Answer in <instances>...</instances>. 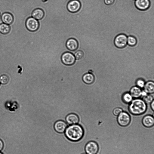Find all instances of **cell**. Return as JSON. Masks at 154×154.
<instances>
[{
	"instance_id": "cell-2",
	"label": "cell",
	"mask_w": 154,
	"mask_h": 154,
	"mask_svg": "<svg viewBox=\"0 0 154 154\" xmlns=\"http://www.w3.org/2000/svg\"><path fill=\"white\" fill-rule=\"evenodd\" d=\"M129 109L132 114L138 115L144 113L146 109V105L144 101L140 99H135L130 104Z\"/></svg>"
},
{
	"instance_id": "cell-9",
	"label": "cell",
	"mask_w": 154,
	"mask_h": 154,
	"mask_svg": "<svg viewBox=\"0 0 154 154\" xmlns=\"http://www.w3.org/2000/svg\"><path fill=\"white\" fill-rule=\"evenodd\" d=\"M67 126V124L65 121L59 120L54 123V128L57 132L62 133L64 132Z\"/></svg>"
},
{
	"instance_id": "cell-17",
	"label": "cell",
	"mask_w": 154,
	"mask_h": 154,
	"mask_svg": "<svg viewBox=\"0 0 154 154\" xmlns=\"http://www.w3.org/2000/svg\"><path fill=\"white\" fill-rule=\"evenodd\" d=\"M82 80L86 84H91L94 81V75L90 73L85 74L82 77Z\"/></svg>"
},
{
	"instance_id": "cell-1",
	"label": "cell",
	"mask_w": 154,
	"mask_h": 154,
	"mask_svg": "<svg viewBox=\"0 0 154 154\" xmlns=\"http://www.w3.org/2000/svg\"><path fill=\"white\" fill-rule=\"evenodd\" d=\"M64 133L69 140L76 142L82 138L84 134V130L81 126L76 124L67 126Z\"/></svg>"
},
{
	"instance_id": "cell-8",
	"label": "cell",
	"mask_w": 154,
	"mask_h": 154,
	"mask_svg": "<svg viewBox=\"0 0 154 154\" xmlns=\"http://www.w3.org/2000/svg\"><path fill=\"white\" fill-rule=\"evenodd\" d=\"M81 4L78 0H71L67 4V8L70 12L75 13L80 9Z\"/></svg>"
},
{
	"instance_id": "cell-15",
	"label": "cell",
	"mask_w": 154,
	"mask_h": 154,
	"mask_svg": "<svg viewBox=\"0 0 154 154\" xmlns=\"http://www.w3.org/2000/svg\"><path fill=\"white\" fill-rule=\"evenodd\" d=\"M44 14V11L42 9L37 8L32 11V17L37 20H40L43 18Z\"/></svg>"
},
{
	"instance_id": "cell-6",
	"label": "cell",
	"mask_w": 154,
	"mask_h": 154,
	"mask_svg": "<svg viewBox=\"0 0 154 154\" xmlns=\"http://www.w3.org/2000/svg\"><path fill=\"white\" fill-rule=\"evenodd\" d=\"M61 60L63 63L65 65L70 66L75 63V58L72 53L69 52H66L62 55Z\"/></svg>"
},
{
	"instance_id": "cell-13",
	"label": "cell",
	"mask_w": 154,
	"mask_h": 154,
	"mask_svg": "<svg viewBox=\"0 0 154 154\" xmlns=\"http://www.w3.org/2000/svg\"><path fill=\"white\" fill-rule=\"evenodd\" d=\"M142 123L143 125L146 128H150L152 127L154 125L153 117L150 115L145 116L142 119Z\"/></svg>"
},
{
	"instance_id": "cell-31",
	"label": "cell",
	"mask_w": 154,
	"mask_h": 154,
	"mask_svg": "<svg viewBox=\"0 0 154 154\" xmlns=\"http://www.w3.org/2000/svg\"><path fill=\"white\" fill-rule=\"evenodd\" d=\"M1 14L0 13V20L1 19Z\"/></svg>"
},
{
	"instance_id": "cell-11",
	"label": "cell",
	"mask_w": 154,
	"mask_h": 154,
	"mask_svg": "<svg viewBox=\"0 0 154 154\" xmlns=\"http://www.w3.org/2000/svg\"><path fill=\"white\" fill-rule=\"evenodd\" d=\"M79 117L75 114L71 113L67 115L65 117V121L67 124L69 125L78 124Z\"/></svg>"
},
{
	"instance_id": "cell-32",
	"label": "cell",
	"mask_w": 154,
	"mask_h": 154,
	"mask_svg": "<svg viewBox=\"0 0 154 154\" xmlns=\"http://www.w3.org/2000/svg\"><path fill=\"white\" fill-rule=\"evenodd\" d=\"M0 154H3L1 152H0Z\"/></svg>"
},
{
	"instance_id": "cell-14",
	"label": "cell",
	"mask_w": 154,
	"mask_h": 154,
	"mask_svg": "<svg viewBox=\"0 0 154 154\" xmlns=\"http://www.w3.org/2000/svg\"><path fill=\"white\" fill-rule=\"evenodd\" d=\"M3 22L8 25L11 24L13 22L14 18L12 15L8 12H5L1 16Z\"/></svg>"
},
{
	"instance_id": "cell-24",
	"label": "cell",
	"mask_w": 154,
	"mask_h": 154,
	"mask_svg": "<svg viewBox=\"0 0 154 154\" xmlns=\"http://www.w3.org/2000/svg\"><path fill=\"white\" fill-rule=\"evenodd\" d=\"M9 80L8 77L6 75H3L0 77V82L3 84H7Z\"/></svg>"
},
{
	"instance_id": "cell-30",
	"label": "cell",
	"mask_w": 154,
	"mask_h": 154,
	"mask_svg": "<svg viewBox=\"0 0 154 154\" xmlns=\"http://www.w3.org/2000/svg\"><path fill=\"white\" fill-rule=\"evenodd\" d=\"M82 154H87V153H82Z\"/></svg>"
},
{
	"instance_id": "cell-7",
	"label": "cell",
	"mask_w": 154,
	"mask_h": 154,
	"mask_svg": "<svg viewBox=\"0 0 154 154\" xmlns=\"http://www.w3.org/2000/svg\"><path fill=\"white\" fill-rule=\"evenodd\" d=\"M26 26L27 29L31 32H35L38 29L39 25L37 20L32 17L27 19L26 22Z\"/></svg>"
},
{
	"instance_id": "cell-26",
	"label": "cell",
	"mask_w": 154,
	"mask_h": 154,
	"mask_svg": "<svg viewBox=\"0 0 154 154\" xmlns=\"http://www.w3.org/2000/svg\"><path fill=\"white\" fill-rule=\"evenodd\" d=\"M122 111V110L121 108H116L113 110V113L115 116H118Z\"/></svg>"
},
{
	"instance_id": "cell-21",
	"label": "cell",
	"mask_w": 154,
	"mask_h": 154,
	"mask_svg": "<svg viewBox=\"0 0 154 154\" xmlns=\"http://www.w3.org/2000/svg\"><path fill=\"white\" fill-rule=\"evenodd\" d=\"M122 99L124 102L126 103H128L132 101V97L130 94L126 93L122 96Z\"/></svg>"
},
{
	"instance_id": "cell-16",
	"label": "cell",
	"mask_w": 154,
	"mask_h": 154,
	"mask_svg": "<svg viewBox=\"0 0 154 154\" xmlns=\"http://www.w3.org/2000/svg\"><path fill=\"white\" fill-rule=\"evenodd\" d=\"M142 91L140 88L134 86L132 87L130 91V94L132 97L137 98L141 96Z\"/></svg>"
},
{
	"instance_id": "cell-28",
	"label": "cell",
	"mask_w": 154,
	"mask_h": 154,
	"mask_svg": "<svg viewBox=\"0 0 154 154\" xmlns=\"http://www.w3.org/2000/svg\"><path fill=\"white\" fill-rule=\"evenodd\" d=\"M4 143L2 140L0 139V151L2 150L4 147Z\"/></svg>"
},
{
	"instance_id": "cell-18",
	"label": "cell",
	"mask_w": 154,
	"mask_h": 154,
	"mask_svg": "<svg viewBox=\"0 0 154 154\" xmlns=\"http://www.w3.org/2000/svg\"><path fill=\"white\" fill-rule=\"evenodd\" d=\"M144 91L146 93H153L154 92V83L153 82L149 81L145 84L144 86Z\"/></svg>"
},
{
	"instance_id": "cell-19",
	"label": "cell",
	"mask_w": 154,
	"mask_h": 154,
	"mask_svg": "<svg viewBox=\"0 0 154 154\" xmlns=\"http://www.w3.org/2000/svg\"><path fill=\"white\" fill-rule=\"evenodd\" d=\"M10 30V26L7 24L2 23L0 24V32L3 34L8 33Z\"/></svg>"
},
{
	"instance_id": "cell-25",
	"label": "cell",
	"mask_w": 154,
	"mask_h": 154,
	"mask_svg": "<svg viewBox=\"0 0 154 154\" xmlns=\"http://www.w3.org/2000/svg\"><path fill=\"white\" fill-rule=\"evenodd\" d=\"M136 84L137 87L140 88H142L144 86L145 82L143 80L141 79H139L137 81Z\"/></svg>"
},
{
	"instance_id": "cell-5",
	"label": "cell",
	"mask_w": 154,
	"mask_h": 154,
	"mask_svg": "<svg viewBox=\"0 0 154 154\" xmlns=\"http://www.w3.org/2000/svg\"><path fill=\"white\" fill-rule=\"evenodd\" d=\"M115 46L119 48L125 47L127 44V37L125 34H120L117 35L114 40Z\"/></svg>"
},
{
	"instance_id": "cell-3",
	"label": "cell",
	"mask_w": 154,
	"mask_h": 154,
	"mask_svg": "<svg viewBox=\"0 0 154 154\" xmlns=\"http://www.w3.org/2000/svg\"><path fill=\"white\" fill-rule=\"evenodd\" d=\"M85 150L87 154H97L99 150V146L96 141H90L86 144Z\"/></svg>"
},
{
	"instance_id": "cell-29",
	"label": "cell",
	"mask_w": 154,
	"mask_h": 154,
	"mask_svg": "<svg viewBox=\"0 0 154 154\" xmlns=\"http://www.w3.org/2000/svg\"><path fill=\"white\" fill-rule=\"evenodd\" d=\"M151 107L152 109L153 110H154V100L151 102Z\"/></svg>"
},
{
	"instance_id": "cell-10",
	"label": "cell",
	"mask_w": 154,
	"mask_h": 154,
	"mask_svg": "<svg viewBox=\"0 0 154 154\" xmlns=\"http://www.w3.org/2000/svg\"><path fill=\"white\" fill-rule=\"evenodd\" d=\"M135 5L138 9L145 11L149 8L150 2L149 0H136Z\"/></svg>"
},
{
	"instance_id": "cell-23",
	"label": "cell",
	"mask_w": 154,
	"mask_h": 154,
	"mask_svg": "<svg viewBox=\"0 0 154 154\" xmlns=\"http://www.w3.org/2000/svg\"><path fill=\"white\" fill-rule=\"evenodd\" d=\"M84 55V53L83 51L81 50H79L75 53L74 56L75 59L79 60L83 57Z\"/></svg>"
},
{
	"instance_id": "cell-27",
	"label": "cell",
	"mask_w": 154,
	"mask_h": 154,
	"mask_svg": "<svg viewBox=\"0 0 154 154\" xmlns=\"http://www.w3.org/2000/svg\"><path fill=\"white\" fill-rule=\"evenodd\" d=\"M115 0H104L105 3L107 5H112L114 2Z\"/></svg>"
},
{
	"instance_id": "cell-20",
	"label": "cell",
	"mask_w": 154,
	"mask_h": 154,
	"mask_svg": "<svg viewBox=\"0 0 154 154\" xmlns=\"http://www.w3.org/2000/svg\"><path fill=\"white\" fill-rule=\"evenodd\" d=\"M137 41L134 36L130 35L127 37V43L131 46H134L137 44Z\"/></svg>"
},
{
	"instance_id": "cell-22",
	"label": "cell",
	"mask_w": 154,
	"mask_h": 154,
	"mask_svg": "<svg viewBox=\"0 0 154 154\" xmlns=\"http://www.w3.org/2000/svg\"><path fill=\"white\" fill-rule=\"evenodd\" d=\"M143 100L146 103L149 104L153 100V97L151 95H147L143 97Z\"/></svg>"
},
{
	"instance_id": "cell-12",
	"label": "cell",
	"mask_w": 154,
	"mask_h": 154,
	"mask_svg": "<svg viewBox=\"0 0 154 154\" xmlns=\"http://www.w3.org/2000/svg\"><path fill=\"white\" fill-rule=\"evenodd\" d=\"M66 45L68 50L72 51H74L77 49L79 44L76 39L71 38L67 40L66 43Z\"/></svg>"
},
{
	"instance_id": "cell-4",
	"label": "cell",
	"mask_w": 154,
	"mask_h": 154,
	"mask_svg": "<svg viewBox=\"0 0 154 154\" xmlns=\"http://www.w3.org/2000/svg\"><path fill=\"white\" fill-rule=\"evenodd\" d=\"M131 117L127 112H122L118 116L117 119V122L119 125L122 127L128 126L131 122Z\"/></svg>"
}]
</instances>
